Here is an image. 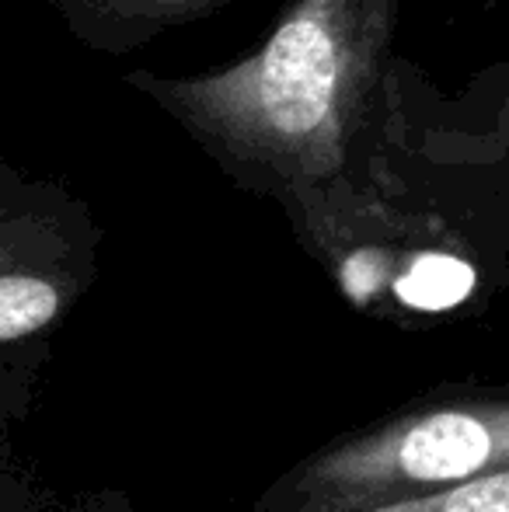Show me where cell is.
I'll return each mask as SVG.
<instances>
[{
    "label": "cell",
    "instance_id": "6da1fadb",
    "mask_svg": "<svg viewBox=\"0 0 509 512\" xmlns=\"http://www.w3.org/2000/svg\"><path fill=\"white\" fill-rule=\"evenodd\" d=\"M509 471V391H454L321 446L255 512H370Z\"/></svg>",
    "mask_w": 509,
    "mask_h": 512
},
{
    "label": "cell",
    "instance_id": "7a4b0ae2",
    "mask_svg": "<svg viewBox=\"0 0 509 512\" xmlns=\"http://www.w3.org/2000/svg\"><path fill=\"white\" fill-rule=\"evenodd\" d=\"M339 53L332 35L314 18H293L276 32L262 56L258 95L276 129L290 136L311 133L332 108Z\"/></svg>",
    "mask_w": 509,
    "mask_h": 512
},
{
    "label": "cell",
    "instance_id": "277c9868",
    "mask_svg": "<svg viewBox=\"0 0 509 512\" xmlns=\"http://www.w3.org/2000/svg\"><path fill=\"white\" fill-rule=\"evenodd\" d=\"M370 512H509V471L426 495V499L394 502V506H381Z\"/></svg>",
    "mask_w": 509,
    "mask_h": 512
},
{
    "label": "cell",
    "instance_id": "3957f363",
    "mask_svg": "<svg viewBox=\"0 0 509 512\" xmlns=\"http://www.w3.org/2000/svg\"><path fill=\"white\" fill-rule=\"evenodd\" d=\"M475 283V269L468 262L443 255V251H429L408 265L405 276L394 283V293L405 307L436 314V310H450L468 300Z\"/></svg>",
    "mask_w": 509,
    "mask_h": 512
}]
</instances>
